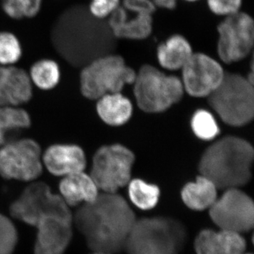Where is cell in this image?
I'll return each mask as SVG.
<instances>
[{
  "instance_id": "obj_1",
  "label": "cell",
  "mask_w": 254,
  "mask_h": 254,
  "mask_svg": "<svg viewBox=\"0 0 254 254\" xmlns=\"http://www.w3.org/2000/svg\"><path fill=\"white\" fill-rule=\"evenodd\" d=\"M50 36L57 53L76 68L113 54L115 47L108 25L93 16L83 4L72 5L63 11L53 24Z\"/></svg>"
},
{
  "instance_id": "obj_2",
  "label": "cell",
  "mask_w": 254,
  "mask_h": 254,
  "mask_svg": "<svg viewBox=\"0 0 254 254\" xmlns=\"http://www.w3.org/2000/svg\"><path fill=\"white\" fill-rule=\"evenodd\" d=\"M136 218L127 200L118 193H99L78 206L73 223L92 252L120 253Z\"/></svg>"
},
{
  "instance_id": "obj_3",
  "label": "cell",
  "mask_w": 254,
  "mask_h": 254,
  "mask_svg": "<svg viewBox=\"0 0 254 254\" xmlns=\"http://www.w3.org/2000/svg\"><path fill=\"white\" fill-rule=\"evenodd\" d=\"M254 155L253 146L247 140L223 137L205 150L198 163V171L218 190L240 189L251 181Z\"/></svg>"
},
{
  "instance_id": "obj_4",
  "label": "cell",
  "mask_w": 254,
  "mask_h": 254,
  "mask_svg": "<svg viewBox=\"0 0 254 254\" xmlns=\"http://www.w3.org/2000/svg\"><path fill=\"white\" fill-rule=\"evenodd\" d=\"M188 237L186 225L173 217L136 219L124 251L127 254H180Z\"/></svg>"
},
{
  "instance_id": "obj_5",
  "label": "cell",
  "mask_w": 254,
  "mask_h": 254,
  "mask_svg": "<svg viewBox=\"0 0 254 254\" xmlns=\"http://www.w3.org/2000/svg\"><path fill=\"white\" fill-rule=\"evenodd\" d=\"M253 83L235 73H225L221 83L208 98V104L230 126L240 127L253 120Z\"/></svg>"
},
{
  "instance_id": "obj_6",
  "label": "cell",
  "mask_w": 254,
  "mask_h": 254,
  "mask_svg": "<svg viewBox=\"0 0 254 254\" xmlns=\"http://www.w3.org/2000/svg\"><path fill=\"white\" fill-rule=\"evenodd\" d=\"M136 73L119 55L100 57L82 67L80 88L90 100H98L105 95L121 93L127 84L134 82Z\"/></svg>"
},
{
  "instance_id": "obj_7",
  "label": "cell",
  "mask_w": 254,
  "mask_h": 254,
  "mask_svg": "<svg viewBox=\"0 0 254 254\" xmlns=\"http://www.w3.org/2000/svg\"><path fill=\"white\" fill-rule=\"evenodd\" d=\"M138 108L147 113H159L180 102L184 95L181 80L168 76L149 64L143 65L133 82Z\"/></svg>"
},
{
  "instance_id": "obj_8",
  "label": "cell",
  "mask_w": 254,
  "mask_h": 254,
  "mask_svg": "<svg viewBox=\"0 0 254 254\" xmlns=\"http://www.w3.org/2000/svg\"><path fill=\"white\" fill-rule=\"evenodd\" d=\"M134 161L133 152L125 145H103L93 156L90 175L98 190L105 193H118L131 181Z\"/></svg>"
},
{
  "instance_id": "obj_9",
  "label": "cell",
  "mask_w": 254,
  "mask_h": 254,
  "mask_svg": "<svg viewBox=\"0 0 254 254\" xmlns=\"http://www.w3.org/2000/svg\"><path fill=\"white\" fill-rule=\"evenodd\" d=\"M9 210L11 216L33 227L52 215L73 216L60 195L55 194L47 184L41 182H33L26 187L11 203Z\"/></svg>"
},
{
  "instance_id": "obj_10",
  "label": "cell",
  "mask_w": 254,
  "mask_h": 254,
  "mask_svg": "<svg viewBox=\"0 0 254 254\" xmlns=\"http://www.w3.org/2000/svg\"><path fill=\"white\" fill-rule=\"evenodd\" d=\"M43 173L41 148L36 141L21 138L0 147V176L31 182Z\"/></svg>"
},
{
  "instance_id": "obj_11",
  "label": "cell",
  "mask_w": 254,
  "mask_h": 254,
  "mask_svg": "<svg viewBox=\"0 0 254 254\" xmlns=\"http://www.w3.org/2000/svg\"><path fill=\"white\" fill-rule=\"evenodd\" d=\"M209 215L220 230L242 235L253 229L254 201L240 189H230L217 198L209 209Z\"/></svg>"
},
{
  "instance_id": "obj_12",
  "label": "cell",
  "mask_w": 254,
  "mask_h": 254,
  "mask_svg": "<svg viewBox=\"0 0 254 254\" xmlns=\"http://www.w3.org/2000/svg\"><path fill=\"white\" fill-rule=\"evenodd\" d=\"M218 53L226 64H232L247 58L254 45V21L244 12L227 16L218 26Z\"/></svg>"
},
{
  "instance_id": "obj_13",
  "label": "cell",
  "mask_w": 254,
  "mask_h": 254,
  "mask_svg": "<svg viewBox=\"0 0 254 254\" xmlns=\"http://www.w3.org/2000/svg\"><path fill=\"white\" fill-rule=\"evenodd\" d=\"M155 11L151 0H124L110 15L108 27L115 38L145 39L151 33Z\"/></svg>"
},
{
  "instance_id": "obj_14",
  "label": "cell",
  "mask_w": 254,
  "mask_h": 254,
  "mask_svg": "<svg viewBox=\"0 0 254 254\" xmlns=\"http://www.w3.org/2000/svg\"><path fill=\"white\" fill-rule=\"evenodd\" d=\"M182 69L184 89L195 98L209 96L225 75L221 65L203 53H193Z\"/></svg>"
},
{
  "instance_id": "obj_15",
  "label": "cell",
  "mask_w": 254,
  "mask_h": 254,
  "mask_svg": "<svg viewBox=\"0 0 254 254\" xmlns=\"http://www.w3.org/2000/svg\"><path fill=\"white\" fill-rule=\"evenodd\" d=\"M35 254H64L73 235V216L52 215L36 225Z\"/></svg>"
},
{
  "instance_id": "obj_16",
  "label": "cell",
  "mask_w": 254,
  "mask_h": 254,
  "mask_svg": "<svg viewBox=\"0 0 254 254\" xmlns=\"http://www.w3.org/2000/svg\"><path fill=\"white\" fill-rule=\"evenodd\" d=\"M42 161L50 173L66 177L84 171L86 157L81 147L74 144H55L45 151Z\"/></svg>"
},
{
  "instance_id": "obj_17",
  "label": "cell",
  "mask_w": 254,
  "mask_h": 254,
  "mask_svg": "<svg viewBox=\"0 0 254 254\" xmlns=\"http://www.w3.org/2000/svg\"><path fill=\"white\" fill-rule=\"evenodd\" d=\"M33 96L32 81L22 68L13 66L0 67V107H18Z\"/></svg>"
},
{
  "instance_id": "obj_18",
  "label": "cell",
  "mask_w": 254,
  "mask_h": 254,
  "mask_svg": "<svg viewBox=\"0 0 254 254\" xmlns=\"http://www.w3.org/2000/svg\"><path fill=\"white\" fill-rule=\"evenodd\" d=\"M247 242L237 232L204 229L197 235L194 241L196 254H244Z\"/></svg>"
},
{
  "instance_id": "obj_19",
  "label": "cell",
  "mask_w": 254,
  "mask_h": 254,
  "mask_svg": "<svg viewBox=\"0 0 254 254\" xmlns=\"http://www.w3.org/2000/svg\"><path fill=\"white\" fill-rule=\"evenodd\" d=\"M59 188L60 196L69 208L91 203L100 193L91 175L84 171L64 177Z\"/></svg>"
},
{
  "instance_id": "obj_20",
  "label": "cell",
  "mask_w": 254,
  "mask_h": 254,
  "mask_svg": "<svg viewBox=\"0 0 254 254\" xmlns=\"http://www.w3.org/2000/svg\"><path fill=\"white\" fill-rule=\"evenodd\" d=\"M181 196L182 201L190 210L203 211L210 209L218 198V189L210 180L200 175L194 182L184 186Z\"/></svg>"
},
{
  "instance_id": "obj_21",
  "label": "cell",
  "mask_w": 254,
  "mask_h": 254,
  "mask_svg": "<svg viewBox=\"0 0 254 254\" xmlns=\"http://www.w3.org/2000/svg\"><path fill=\"white\" fill-rule=\"evenodd\" d=\"M96 110L100 118L107 125L119 127L131 118L133 105L121 93H110L98 100Z\"/></svg>"
},
{
  "instance_id": "obj_22",
  "label": "cell",
  "mask_w": 254,
  "mask_h": 254,
  "mask_svg": "<svg viewBox=\"0 0 254 254\" xmlns=\"http://www.w3.org/2000/svg\"><path fill=\"white\" fill-rule=\"evenodd\" d=\"M193 55L191 46L185 37L174 35L160 44L157 51L160 64L166 69H181Z\"/></svg>"
},
{
  "instance_id": "obj_23",
  "label": "cell",
  "mask_w": 254,
  "mask_h": 254,
  "mask_svg": "<svg viewBox=\"0 0 254 254\" xmlns=\"http://www.w3.org/2000/svg\"><path fill=\"white\" fill-rule=\"evenodd\" d=\"M127 186L129 199L140 210H151L158 204L160 190L157 185L148 183L141 179H134L131 180Z\"/></svg>"
},
{
  "instance_id": "obj_24",
  "label": "cell",
  "mask_w": 254,
  "mask_h": 254,
  "mask_svg": "<svg viewBox=\"0 0 254 254\" xmlns=\"http://www.w3.org/2000/svg\"><path fill=\"white\" fill-rule=\"evenodd\" d=\"M31 120L26 110L18 107H0V147L7 143V135L31 127Z\"/></svg>"
},
{
  "instance_id": "obj_25",
  "label": "cell",
  "mask_w": 254,
  "mask_h": 254,
  "mask_svg": "<svg viewBox=\"0 0 254 254\" xmlns=\"http://www.w3.org/2000/svg\"><path fill=\"white\" fill-rule=\"evenodd\" d=\"M29 76L38 88L48 91L53 89L59 83L60 67L53 60H41L33 65Z\"/></svg>"
},
{
  "instance_id": "obj_26",
  "label": "cell",
  "mask_w": 254,
  "mask_h": 254,
  "mask_svg": "<svg viewBox=\"0 0 254 254\" xmlns=\"http://www.w3.org/2000/svg\"><path fill=\"white\" fill-rule=\"evenodd\" d=\"M190 126L195 136L204 141H211L220 133V128L213 115L205 110H198L193 114Z\"/></svg>"
},
{
  "instance_id": "obj_27",
  "label": "cell",
  "mask_w": 254,
  "mask_h": 254,
  "mask_svg": "<svg viewBox=\"0 0 254 254\" xmlns=\"http://www.w3.org/2000/svg\"><path fill=\"white\" fill-rule=\"evenodd\" d=\"M42 0H3V9L15 19L34 17L41 9Z\"/></svg>"
},
{
  "instance_id": "obj_28",
  "label": "cell",
  "mask_w": 254,
  "mask_h": 254,
  "mask_svg": "<svg viewBox=\"0 0 254 254\" xmlns=\"http://www.w3.org/2000/svg\"><path fill=\"white\" fill-rule=\"evenodd\" d=\"M22 54L21 45L14 34L8 32L0 33V64L11 66L17 63Z\"/></svg>"
},
{
  "instance_id": "obj_29",
  "label": "cell",
  "mask_w": 254,
  "mask_h": 254,
  "mask_svg": "<svg viewBox=\"0 0 254 254\" xmlns=\"http://www.w3.org/2000/svg\"><path fill=\"white\" fill-rule=\"evenodd\" d=\"M17 239L14 224L7 217L0 214V254H12Z\"/></svg>"
},
{
  "instance_id": "obj_30",
  "label": "cell",
  "mask_w": 254,
  "mask_h": 254,
  "mask_svg": "<svg viewBox=\"0 0 254 254\" xmlns=\"http://www.w3.org/2000/svg\"><path fill=\"white\" fill-rule=\"evenodd\" d=\"M207 2L212 12L227 17L239 12L242 0H207Z\"/></svg>"
},
{
  "instance_id": "obj_31",
  "label": "cell",
  "mask_w": 254,
  "mask_h": 254,
  "mask_svg": "<svg viewBox=\"0 0 254 254\" xmlns=\"http://www.w3.org/2000/svg\"><path fill=\"white\" fill-rule=\"evenodd\" d=\"M120 6V0H91L90 12L99 19L110 16Z\"/></svg>"
},
{
  "instance_id": "obj_32",
  "label": "cell",
  "mask_w": 254,
  "mask_h": 254,
  "mask_svg": "<svg viewBox=\"0 0 254 254\" xmlns=\"http://www.w3.org/2000/svg\"><path fill=\"white\" fill-rule=\"evenodd\" d=\"M155 6H158L164 9H173L176 6L177 0H151Z\"/></svg>"
},
{
  "instance_id": "obj_33",
  "label": "cell",
  "mask_w": 254,
  "mask_h": 254,
  "mask_svg": "<svg viewBox=\"0 0 254 254\" xmlns=\"http://www.w3.org/2000/svg\"><path fill=\"white\" fill-rule=\"evenodd\" d=\"M110 254L103 253V252H93V254Z\"/></svg>"
},
{
  "instance_id": "obj_34",
  "label": "cell",
  "mask_w": 254,
  "mask_h": 254,
  "mask_svg": "<svg viewBox=\"0 0 254 254\" xmlns=\"http://www.w3.org/2000/svg\"><path fill=\"white\" fill-rule=\"evenodd\" d=\"M186 1H198V0H186Z\"/></svg>"
},
{
  "instance_id": "obj_35",
  "label": "cell",
  "mask_w": 254,
  "mask_h": 254,
  "mask_svg": "<svg viewBox=\"0 0 254 254\" xmlns=\"http://www.w3.org/2000/svg\"></svg>"
}]
</instances>
